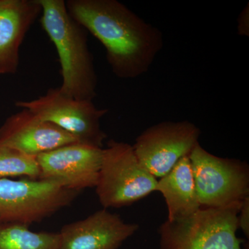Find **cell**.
<instances>
[{
    "label": "cell",
    "instance_id": "6da1fadb",
    "mask_svg": "<svg viewBox=\"0 0 249 249\" xmlns=\"http://www.w3.org/2000/svg\"><path fill=\"white\" fill-rule=\"evenodd\" d=\"M69 14L102 44L111 71L121 79L146 73L163 48L160 29L117 0H68Z\"/></svg>",
    "mask_w": 249,
    "mask_h": 249
},
{
    "label": "cell",
    "instance_id": "7a4b0ae2",
    "mask_svg": "<svg viewBox=\"0 0 249 249\" xmlns=\"http://www.w3.org/2000/svg\"><path fill=\"white\" fill-rule=\"evenodd\" d=\"M40 23L55 45L61 67L64 94L80 101L96 96L97 75L88 44L87 31L69 14L64 0H38Z\"/></svg>",
    "mask_w": 249,
    "mask_h": 249
},
{
    "label": "cell",
    "instance_id": "3957f363",
    "mask_svg": "<svg viewBox=\"0 0 249 249\" xmlns=\"http://www.w3.org/2000/svg\"><path fill=\"white\" fill-rule=\"evenodd\" d=\"M242 203L201 208L188 217L165 221L158 230L160 249H245L236 234Z\"/></svg>",
    "mask_w": 249,
    "mask_h": 249
},
{
    "label": "cell",
    "instance_id": "277c9868",
    "mask_svg": "<svg viewBox=\"0 0 249 249\" xmlns=\"http://www.w3.org/2000/svg\"><path fill=\"white\" fill-rule=\"evenodd\" d=\"M157 178L139 161L132 145L111 139L103 147L96 195L103 209L129 206L156 192Z\"/></svg>",
    "mask_w": 249,
    "mask_h": 249
},
{
    "label": "cell",
    "instance_id": "5b68a950",
    "mask_svg": "<svg viewBox=\"0 0 249 249\" xmlns=\"http://www.w3.org/2000/svg\"><path fill=\"white\" fill-rule=\"evenodd\" d=\"M79 193L55 181L0 178V224L42 222L70 206Z\"/></svg>",
    "mask_w": 249,
    "mask_h": 249
},
{
    "label": "cell",
    "instance_id": "8992f818",
    "mask_svg": "<svg viewBox=\"0 0 249 249\" xmlns=\"http://www.w3.org/2000/svg\"><path fill=\"white\" fill-rule=\"evenodd\" d=\"M201 208H222L249 196V165L246 160L223 158L197 144L189 155Z\"/></svg>",
    "mask_w": 249,
    "mask_h": 249
},
{
    "label": "cell",
    "instance_id": "52a82bcc",
    "mask_svg": "<svg viewBox=\"0 0 249 249\" xmlns=\"http://www.w3.org/2000/svg\"><path fill=\"white\" fill-rule=\"evenodd\" d=\"M16 106L32 111L42 120L52 123L71 134L82 143L103 148L107 136L101 119L107 109H99L92 101H80L64 94L60 88H51L43 96Z\"/></svg>",
    "mask_w": 249,
    "mask_h": 249
},
{
    "label": "cell",
    "instance_id": "ba28073f",
    "mask_svg": "<svg viewBox=\"0 0 249 249\" xmlns=\"http://www.w3.org/2000/svg\"><path fill=\"white\" fill-rule=\"evenodd\" d=\"M201 130L188 121H163L145 129L132 147L141 164L161 178L199 143Z\"/></svg>",
    "mask_w": 249,
    "mask_h": 249
},
{
    "label": "cell",
    "instance_id": "9c48e42d",
    "mask_svg": "<svg viewBox=\"0 0 249 249\" xmlns=\"http://www.w3.org/2000/svg\"><path fill=\"white\" fill-rule=\"evenodd\" d=\"M103 149L78 142L40 154L36 157L38 179L55 181L77 192L96 188Z\"/></svg>",
    "mask_w": 249,
    "mask_h": 249
},
{
    "label": "cell",
    "instance_id": "30bf717a",
    "mask_svg": "<svg viewBox=\"0 0 249 249\" xmlns=\"http://www.w3.org/2000/svg\"><path fill=\"white\" fill-rule=\"evenodd\" d=\"M119 214L103 209L62 227L58 249H118L139 230Z\"/></svg>",
    "mask_w": 249,
    "mask_h": 249
},
{
    "label": "cell",
    "instance_id": "8fae6325",
    "mask_svg": "<svg viewBox=\"0 0 249 249\" xmlns=\"http://www.w3.org/2000/svg\"><path fill=\"white\" fill-rule=\"evenodd\" d=\"M75 142L78 141L71 134L27 109L9 116L0 127V143L32 157Z\"/></svg>",
    "mask_w": 249,
    "mask_h": 249
},
{
    "label": "cell",
    "instance_id": "7c38bea8",
    "mask_svg": "<svg viewBox=\"0 0 249 249\" xmlns=\"http://www.w3.org/2000/svg\"><path fill=\"white\" fill-rule=\"evenodd\" d=\"M41 12L38 0H0V76L17 72L19 49Z\"/></svg>",
    "mask_w": 249,
    "mask_h": 249
},
{
    "label": "cell",
    "instance_id": "4fadbf2b",
    "mask_svg": "<svg viewBox=\"0 0 249 249\" xmlns=\"http://www.w3.org/2000/svg\"><path fill=\"white\" fill-rule=\"evenodd\" d=\"M156 191L164 198L167 220L188 217L201 209L189 156L181 158L169 173L157 181Z\"/></svg>",
    "mask_w": 249,
    "mask_h": 249
},
{
    "label": "cell",
    "instance_id": "5bb4252c",
    "mask_svg": "<svg viewBox=\"0 0 249 249\" xmlns=\"http://www.w3.org/2000/svg\"><path fill=\"white\" fill-rule=\"evenodd\" d=\"M58 232H34L29 226L0 224V249H58Z\"/></svg>",
    "mask_w": 249,
    "mask_h": 249
},
{
    "label": "cell",
    "instance_id": "9a60e30c",
    "mask_svg": "<svg viewBox=\"0 0 249 249\" xmlns=\"http://www.w3.org/2000/svg\"><path fill=\"white\" fill-rule=\"evenodd\" d=\"M40 169L36 157L0 143V178L28 177L38 179Z\"/></svg>",
    "mask_w": 249,
    "mask_h": 249
},
{
    "label": "cell",
    "instance_id": "2e32d148",
    "mask_svg": "<svg viewBox=\"0 0 249 249\" xmlns=\"http://www.w3.org/2000/svg\"><path fill=\"white\" fill-rule=\"evenodd\" d=\"M238 229L240 228L247 238L249 237V196L242 201L237 218Z\"/></svg>",
    "mask_w": 249,
    "mask_h": 249
},
{
    "label": "cell",
    "instance_id": "e0dca14e",
    "mask_svg": "<svg viewBox=\"0 0 249 249\" xmlns=\"http://www.w3.org/2000/svg\"><path fill=\"white\" fill-rule=\"evenodd\" d=\"M249 4L242 10L238 18V34L242 36H249Z\"/></svg>",
    "mask_w": 249,
    "mask_h": 249
}]
</instances>
